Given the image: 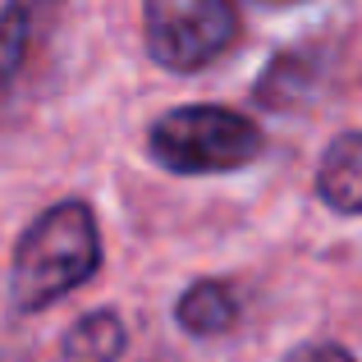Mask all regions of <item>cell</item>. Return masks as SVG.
Wrapping results in <instances>:
<instances>
[{
  "label": "cell",
  "instance_id": "6da1fadb",
  "mask_svg": "<svg viewBox=\"0 0 362 362\" xmlns=\"http://www.w3.org/2000/svg\"><path fill=\"white\" fill-rule=\"evenodd\" d=\"M101 271V230L88 202H55L18 234L9 262L14 312H46Z\"/></svg>",
  "mask_w": 362,
  "mask_h": 362
},
{
  "label": "cell",
  "instance_id": "7a4b0ae2",
  "mask_svg": "<svg viewBox=\"0 0 362 362\" xmlns=\"http://www.w3.org/2000/svg\"><path fill=\"white\" fill-rule=\"evenodd\" d=\"M266 133L230 106H175L147 129V151L170 175H225L257 160Z\"/></svg>",
  "mask_w": 362,
  "mask_h": 362
},
{
  "label": "cell",
  "instance_id": "3957f363",
  "mask_svg": "<svg viewBox=\"0 0 362 362\" xmlns=\"http://www.w3.org/2000/svg\"><path fill=\"white\" fill-rule=\"evenodd\" d=\"M147 55L170 74H197L216 64L239 37L234 0H142Z\"/></svg>",
  "mask_w": 362,
  "mask_h": 362
},
{
  "label": "cell",
  "instance_id": "277c9868",
  "mask_svg": "<svg viewBox=\"0 0 362 362\" xmlns=\"http://www.w3.org/2000/svg\"><path fill=\"white\" fill-rule=\"evenodd\" d=\"M317 197L335 216H362V133H339L317 165Z\"/></svg>",
  "mask_w": 362,
  "mask_h": 362
},
{
  "label": "cell",
  "instance_id": "5b68a950",
  "mask_svg": "<svg viewBox=\"0 0 362 362\" xmlns=\"http://www.w3.org/2000/svg\"><path fill=\"white\" fill-rule=\"evenodd\" d=\"M175 321L193 339L230 335V330L239 326V293H234V284H225V280H197V284H188V289L179 293Z\"/></svg>",
  "mask_w": 362,
  "mask_h": 362
},
{
  "label": "cell",
  "instance_id": "8992f818",
  "mask_svg": "<svg viewBox=\"0 0 362 362\" xmlns=\"http://www.w3.org/2000/svg\"><path fill=\"white\" fill-rule=\"evenodd\" d=\"M129 349V330H124L119 312L97 308L78 317L60 335V362H119Z\"/></svg>",
  "mask_w": 362,
  "mask_h": 362
},
{
  "label": "cell",
  "instance_id": "52a82bcc",
  "mask_svg": "<svg viewBox=\"0 0 362 362\" xmlns=\"http://www.w3.org/2000/svg\"><path fill=\"white\" fill-rule=\"evenodd\" d=\"M55 9H60V0H5V78H18L28 46L42 37Z\"/></svg>",
  "mask_w": 362,
  "mask_h": 362
},
{
  "label": "cell",
  "instance_id": "ba28073f",
  "mask_svg": "<svg viewBox=\"0 0 362 362\" xmlns=\"http://www.w3.org/2000/svg\"><path fill=\"white\" fill-rule=\"evenodd\" d=\"M308 83H312V64L303 60V55H280V60L266 69V78L257 83V101H266V106H289Z\"/></svg>",
  "mask_w": 362,
  "mask_h": 362
},
{
  "label": "cell",
  "instance_id": "9c48e42d",
  "mask_svg": "<svg viewBox=\"0 0 362 362\" xmlns=\"http://www.w3.org/2000/svg\"><path fill=\"white\" fill-rule=\"evenodd\" d=\"M280 362H358V358L349 354L344 344H335V339H303V344H293Z\"/></svg>",
  "mask_w": 362,
  "mask_h": 362
},
{
  "label": "cell",
  "instance_id": "30bf717a",
  "mask_svg": "<svg viewBox=\"0 0 362 362\" xmlns=\"http://www.w3.org/2000/svg\"><path fill=\"white\" fill-rule=\"evenodd\" d=\"M262 5H303V0H262Z\"/></svg>",
  "mask_w": 362,
  "mask_h": 362
}]
</instances>
